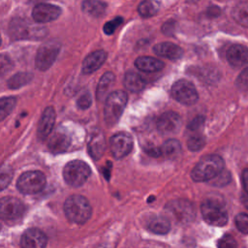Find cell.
Segmentation results:
<instances>
[{"instance_id":"cell-1","label":"cell","mask_w":248,"mask_h":248,"mask_svg":"<svg viewBox=\"0 0 248 248\" xmlns=\"http://www.w3.org/2000/svg\"><path fill=\"white\" fill-rule=\"evenodd\" d=\"M224 170V161L218 155H207L202 158L191 171L196 182L210 181Z\"/></svg>"},{"instance_id":"cell-2","label":"cell","mask_w":248,"mask_h":248,"mask_svg":"<svg viewBox=\"0 0 248 248\" xmlns=\"http://www.w3.org/2000/svg\"><path fill=\"white\" fill-rule=\"evenodd\" d=\"M64 212L70 222L83 224L90 218L92 208L87 199L79 195H73L65 201Z\"/></svg>"},{"instance_id":"cell-3","label":"cell","mask_w":248,"mask_h":248,"mask_svg":"<svg viewBox=\"0 0 248 248\" xmlns=\"http://www.w3.org/2000/svg\"><path fill=\"white\" fill-rule=\"evenodd\" d=\"M128 96L124 91L118 90L110 93L106 99L104 118L108 126H113L119 120L126 107Z\"/></svg>"},{"instance_id":"cell-4","label":"cell","mask_w":248,"mask_h":248,"mask_svg":"<svg viewBox=\"0 0 248 248\" xmlns=\"http://www.w3.org/2000/svg\"><path fill=\"white\" fill-rule=\"evenodd\" d=\"M90 172L91 170L85 162L74 160L67 163L64 167L63 177L70 186L79 187L86 182Z\"/></svg>"},{"instance_id":"cell-5","label":"cell","mask_w":248,"mask_h":248,"mask_svg":"<svg viewBox=\"0 0 248 248\" xmlns=\"http://www.w3.org/2000/svg\"><path fill=\"white\" fill-rule=\"evenodd\" d=\"M201 211L204 221L212 226L222 227L228 222V213L225 207L218 202L208 200L202 203Z\"/></svg>"},{"instance_id":"cell-6","label":"cell","mask_w":248,"mask_h":248,"mask_svg":"<svg viewBox=\"0 0 248 248\" xmlns=\"http://www.w3.org/2000/svg\"><path fill=\"white\" fill-rule=\"evenodd\" d=\"M46 176L39 170H29L22 173L17 179V189L23 194H36L44 189Z\"/></svg>"},{"instance_id":"cell-7","label":"cell","mask_w":248,"mask_h":248,"mask_svg":"<svg viewBox=\"0 0 248 248\" xmlns=\"http://www.w3.org/2000/svg\"><path fill=\"white\" fill-rule=\"evenodd\" d=\"M11 34L16 39H38L46 34V29L32 24L26 19H15L10 26Z\"/></svg>"},{"instance_id":"cell-8","label":"cell","mask_w":248,"mask_h":248,"mask_svg":"<svg viewBox=\"0 0 248 248\" xmlns=\"http://www.w3.org/2000/svg\"><path fill=\"white\" fill-rule=\"evenodd\" d=\"M24 204L16 198L4 197L0 201V214L7 223H15L23 216Z\"/></svg>"},{"instance_id":"cell-9","label":"cell","mask_w":248,"mask_h":248,"mask_svg":"<svg viewBox=\"0 0 248 248\" xmlns=\"http://www.w3.org/2000/svg\"><path fill=\"white\" fill-rule=\"evenodd\" d=\"M170 92L177 102L187 106L195 104L199 98L195 86L187 79H179L175 81Z\"/></svg>"},{"instance_id":"cell-10","label":"cell","mask_w":248,"mask_h":248,"mask_svg":"<svg viewBox=\"0 0 248 248\" xmlns=\"http://www.w3.org/2000/svg\"><path fill=\"white\" fill-rule=\"evenodd\" d=\"M59 49L60 45L56 41H48L43 44L36 54V67L41 71L47 70L56 59Z\"/></svg>"},{"instance_id":"cell-11","label":"cell","mask_w":248,"mask_h":248,"mask_svg":"<svg viewBox=\"0 0 248 248\" xmlns=\"http://www.w3.org/2000/svg\"><path fill=\"white\" fill-rule=\"evenodd\" d=\"M167 211L179 223H189L195 218L193 204L185 200H174L166 206Z\"/></svg>"},{"instance_id":"cell-12","label":"cell","mask_w":248,"mask_h":248,"mask_svg":"<svg viewBox=\"0 0 248 248\" xmlns=\"http://www.w3.org/2000/svg\"><path fill=\"white\" fill-rule=\"evenodd\" d=\"M109 147L114 158L120 159L131 152L133 148V140L129 134L120 132L110 138Z\"/></svg>"},{"instance_id":"cell-13","label":"cell","mask_w":248,"mask_h":248,"mask_svg":"<svg viewBox=\"0 0 248 248\" xmlns=\"http://www.w3.org/2000/svg\"><path fill=\"white\" fill-rule=\"evenodd\" d=\"M61 14L58 6L47 3H40L36 5L32 11L33 19L39 23H46L56 19Z\"/></svg>"},{"instance_id":"cell-14","label":"cell","mask_w":248,"mask_h":248,"mask_svg":"<svg viewBox=\"0 0 248 248\" xmlns=\"http://www.w3.org/2000/svg\"><path fill=\"white\" fill-rule=\"evenodd\" d=\"M181 124V117L174 111H167L157 119V129L165 135L176 133Z\"/></svg>"},{"instance_id":"cell-15","label":"cell","mask_w":248,"mask_h":248,"mask_svg":"<svg viewBox=\"0 0 248 248\" xmlns=\"http://www.w3.org/2000/svg\"><path fill=\"white\" fill-rule=\"evenodd\" d=\"M46 245V234L35 228L26 230L20 239L21 248H45Z\"/></svg>"},{"instance_id":"cell-16","label":"cell","mask_w":248,"mask_h":248,"mask_svg":"<svg viewBox=\"0 0 248 248\" xmlns=\"http://www.w3.org/2000/svg\"><path fill=\"white\" fill-rule=\"evenodd\" d=\"M87 146L88 152L94 160H98L102 157L106 149V140L101 130L95 129L91 132Z\"/></svg>"},{"instance_id":"cell-17","label":"cell","mask_w":248,"mask_h":248,"mask_svg":"<svg viewBox=\"0 0 248 248\" xmlns=\"http://www.w3.org/2000/svg\"><path fill=\"white\" fill-rule=\"evenodd\" d=\"M70 142L71 140L69 134L65 130L59 128L49 138L47 146L52 153L57 154L66 151L70 145Z\"/></svg>"},{"instance_id":"cell-18","label":"cell","mask_w":248,"mask_h":248,"mask_svg":"<svg viewBox=\"0 0 248 248\" xmlns=\"http://www.w3.org/2000/svg\"><path fill=\"white\" fill-rule=\"evenodd\" d=\"M227 59L233 67H242L248 64V47L242 45H232L227 50Z\"/></svg>"},{"instance_id":"cell-19","label":"cell","mask_w":248,"mask_h":248,"mask_svg":"<svg viewBox=\"0 0 248 248\" xmlns=\"http://www.w3.org/2000/svg\"><path fill=\"white\" fill-rule=\"evenodd\" d=\"M55 122V111L53 108L47 107L39 121V126H38V136L40 139L44 140L46 139L52 131L53 126Z\"/></svg>"},{"instance_id":"cell-20","label":"cell","mask_w":248,"mask_h":248,"mask_svg":"<svg viewBox=\"0 0 248 248\" xmlns=\"http://www.w3.org/2000/svg\"><path fill=\"white\" fill-rule=\"evenodd\" d=\"M107 53L104 50H96L88 54L82 62V72L84 74H91L98 70L105 62Z\"/></svg>"},{"instance_id":"cell-21","label":"cell","mask_w":248,"mask_h":248,"mask_svg":"<svg viewBox=\"0 0 248 248\" xmlns=\"http://www.w3.org/2000/svg\"><path fill=\"white\" fill-rule=\"evenodd\" d=\"M153 50L156 54L169 59H178L183 54L182 48L179 46L170 42L157 44L154 46Z\"/></svg>"},{"instance_id":"cell-22","label":"cell","mask_w":248,"mask_h":248,"mask_svg":"<svg viewBox=\"0 0 248 248\" xmlns=\"http://www.w3.org/2000/svg\"><path fill=\"white\" fill-rule=\"evenodd\" d=\"M135 65L139 70L148 73L160 71L164 67V63L161 60L151 56H140L137 58Z\"/></svg>"},{"instance_id":"cell-23","label":"cell","mask_w":248,"mask_h":248,"mask_svg":"<svg viewBox=\"0 0 248 248\" xmlns=\"http://www.w3.org/2000/svg\"><path fill=\"white\" fill-rule=\"evenodd\" d=\"M114 82V75L110 72H107L105 73L99 83H98V86H97V90H96V97H97V100L99 101H103L105 98H108V91L110 89V87L112 86Z\"/></svg>"},{"instance_id":"cell-24","label":"cell","mask_w":248,"mask_h":248,"mask_svg":"<svg viewBox=\"0 0 248 248\" xmlns=\"http://www.w3.org/2000/svg\"><path fill=\"white\" fill-rule=\"evenodd\" d=\"M147 228L150 232L157 234H165L170 229V223L168 218L164 216H155L148 221Z\"/></svg>"},{"instance_id":"cell-25","label":"cell","mask_w":248,"mask_h":248,"mask_svg":"<svg viewBox=\"0 0 248 248\" xmlns=\"http://www.w3.org/2000/svg\"><path fill=\"white\" fill-rule=\"evenodd\" d=\"M144 80L135 72H127L124 77V85L131 92H139L144 87Z\"/></svg>"},{"instance_id":"cell-26","label":"cell","mask_w":248,"mask_h":248,"mask_svg":"<svg viewBox=\"0 0 248 248\" xmlns=\"http://www.w3.org/2000/svg\"><path fill=\"white\" fill-rule=\"evenodd\" d=\"M232 16L238 24L248 27V3L240 2L236 4L232 11Z\"/></svg>"},{"instance_id":"cell-27","label":"cell","mask_w":248,"mask_h":248,"mask_svg":"<svg viewBox=\"0 0 248 248\" xmlns=\"http://www.w3.org/2000/svg\"><path fill=\"white\" fill-rule=\"evenodd\" d=\"M107 5L104 2L96 0H87L82 3V10L87 15L92 16H100L106 11Z\"/></svg>"},{"instance_id":"cell-28","label":"cell","mask_w":248,"mask_h":248,"mask_svg":"<svg viewBox=\"0 0 248 248\" xmlns=\"http://www.w3.org/2000/svg\"><path fill=\"white\" fill-rule=\"evenodd\" d=\"M180 151H181V145L179 141L174 139L167 140L161 148V154L169 159H173L177 157Z\"/></svg>"},{"instance_id":"cell-29","label":"cell","mask_w":248,"mask_h":248,"mask_svg":"<svg viewBox=\"0 0 248 248\" xmlns=\"http://www.w3.org/2000/svg\"><path fill=\"white\" fill-rule=\"evenodd\" d=\"M32 79V75L30 73H18L13 76L7 82L9 88L17 89L25 84H27Z\"/></svg>"},{"instance_id":"cell-30","label":"cell","mask_w":248,"mask_h":248,"mask_svg":"<svg viewBox=\"0 0 248 248\" xmlns=\"http://www.w3.org/2000/svg\"><path fill=\"white\" fill-rule=\"evenodd\" d=\"M159 9V2L157 1H143L139 5L138 11L140 16L146 17V16H154Z\"/></svg>"},{"instance_id":"cell-31","label":"cell","mask_w":248,"mask_h":248,"mask_svg":"<svg viewBox=\"0 0 248 248\" xmlns=\"http://www.w3.org/2000/svg\"><path fill=\"white\" fill-rule=\"evenodd\" d=\"M15 106L16 99L14 97H4L0 100V116L2 120L12 112Z\"/></svg>"},{"instance_id":"cell-32","label":"cell","mask_w":248,"mask_h":248,"mask_svg":"<svg viewBox=\"0 0 248 248\" xmlns=\"http://www.w3.org/2000/svg\"><path fill=\"white\" fill-rule=\"evenodd\" d=\"M205 143V140L201 135H194L189 138L187 141V146L192 151H198L203 147Z\"/></svg>"},{"instance_id":"cell-33","label":"cell","mask_w":248,"mask_h":248,"mask_svg":"<svg viewBox=\"0 0 248 248\" xmlns=\"http://www.w3.org/2000/svg\"><path fill=\"white\" fill-rule=\"evenodd\" d=\"M0 186L1 190H4L8 184L11 182L13 178V170L8 166H3L1 168V175H0Z\"/></svg>"},{"instance_id":"cell-34","label":"cell","mask_w":248,"mask_h":248,"mask_svg":"<svg viewBox=\"0 0 248 248\" xmlns=\"http://www.w3.org/2000/svg\"><path fill=\"white\" fill-rule=\"evenodd\" d=\"M235 225L237 229L245 234H248V215L245 213H239L235 216Z\"/></svg>"},{"instance_id":"cell-35","label":"cell","mask_w":248,"mask_h":248,"mask_svg":"<svg viewBox=\"0 0 248 248\" xmlns=\"http://www.w3.org/2000/svg\"><path fill=\"white\" fill-rule=\"evenodd\" d=\"M218 248H237L236 241L234 238L230 234H225L222 236L217 244Z\"/></svg>"},{"instance_id":"cell-36","label":"cell","mask_w":248,"mask_h":248,"mask_svg":"<svg viewBox=\"0 0 248 248\" xmlns=\"http://www.w3.org/2000/svg\"><path fill=\"white\" fill-rule=\"evenodd\" d=\"M122 21H123V18L121 16H117V17L108 21L104 25V32L106 34H108V35L112 34L115 31V29L122 23Z\"/></svg>"},{"instance_id":"cell-37","label":"cell","mask_w":248,"mask_h":248,"mask_svg":"<svg viewBox=\"0 0 248 248\" xmlns=\"http://www.w3.org/2000/svg\"><path fill=\"white\" fill-rule=\"evenodd\" d=\"M236 86L240 90H248V68L244 69L238 76L235 81Z\"/></svg>"},{"instance_id":"cell-38","label":"cell","mask_w":248,"mask_h":248,"mask_svg":"<svg viewBox=\"0 0 248 248\" xmlns=\"http://www.w3.org/2000/svg\"><path fill=\"white\" fill-rule=\"evenodd\" d=\"M92 103V98H91V95L89 93H84L82 94L78 99V102H77V105L79 108H87L90 107Z\"/></svg>"},{"instance_id":"cell-39","label":"cell","mask_w":248,"mask_h":248,"mask_svg":"<svg viewBox=\"0 0 248 248\" xmlns=\"http://www.w3.org/2000/svg\"><path fill=\"white\" fill-rule=\"evenodd\" d=\"M230 181V174L228 172H226L225 170H223L218 176H216L214 179H212V183L214 185H218V186H223L225 184H227Z\"/></svg>"},{"instance_id":"cell-40","label":"cell","mask_w":248,"mask_h":248,"mask_svg":"<svg viewBox=\"0 0 248 248\" xmlns=\"http://www.w3.org/2000/svg\"><path fill=\"white\" fill-rule=\"evenodd\" d=\"M12 67V61L5 54L1 55V74L4 75Z\"/></svg>"},{"instance_id":"cell-41","label":"cell","mask_w":248,"mask_h":248,"mask_svg":"<svg viewBox=\"0 0 248 248\" xmlns=\"http://www.w3.org/2000/svg\"><path fill=\"white\" fill-rule=\"evenodd\" d=\"M203 124V117L202 116H198L195 119H193L190 124H189V129L191 130H197L199 128H201Z\"/></svg>"},{"instance_id":"cell-42","label":"cell","mask_w":248,"mask_h":248,"mask_svg":"<svg viewBox=\"0 0 248 248\" xmlns=\"http://www.w3.org/2000/svg\"><path fill=\"white\" fill-rule=\"evenodd\" d=\"M242 183L245 192L248 194V169H245L242 172Z\"/></svg>"},{"instance_id":"cell-43","label":"cell","mask_w":248,"mask_h":248,"mask_svg":"<svg viewBox=\"0 0 248 248\" xmlns=\"http://www.w3.org/2000/svg\"><path fill=\"white\" fill-rule=\"evenodd\" d=\"M220 14V10L218 7H210L208 9V15L213 16H218V15Z\"/></svg>"},{"instance_id":"cell-44","label":"cell","mask_w":248,"mask_h":248,"mask_svg":"<svg viewBox=\"0 0 248 248\" xmlns=\"http://www.w3.org/2000/svg\"><path fill=\"white\" fill-rule=\"evenodd\" d=\"M241 200H242L243 204L248 208V194H247V193L243 194V195H242V197H241Z\"/></svg>"},{"instance_id":"cell-45","label":"cell","mask_w":248,"mask_h":248,"mask_svg":"<svg viewBox=\"0 0 248 248\" xmlns=\"http://www.w3.org/2000/svg\"><path fill=\"white\" fill-rule=\"evenodd\" d=\"M98 248H104V247H103V246H100V247H98Z\"/></svg>"}]
</instances>
